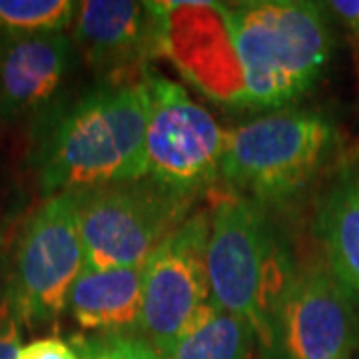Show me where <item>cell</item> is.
Wrapping results in <instances>:
<instances>
[{
  "mask_svg": "<svg viewBox=\"0 0 359 359\" xmlns=\"http://www.w3.org/2000/svg\"><path fill=\"white\" fill-rule=\"evenodd\" d=\"M323 8L335 14L339 22L351 32V36L359 40V0H332L323 2Z\"/></svg>",
  "mask_w": 359,
  "mask_h": 359,
  "instance_id": "obj_20",
  "label": "cell"
},
{
  "mask_svg": "<svg viewBox=\"0 0 359 359\" xmlns=\"http://www.w3.org/2000/svg\"><path fill=\"white\" fill-rule=\"evenodd\" d=\"M82 269L78 192L50 196L28 219L6 283L20 321L40 325L58 320Z\"/></svg>",
  "mask_w": 359,
  "mask_h": 359,
  "instance_id": "obj_7",
  "label": "cell"
},
{
  "mask_svg": "<svg viewBox=\"0 0 359 359\" xmlns=\"http://www.w3.org/2000/svg\"><path fill=\"white\" fill-rule=\"evenodd\" d=\"M316 233L327 268L359 304V160L335 176L321 200Z\"/></svg>",
  "mask_w": 359,
  "mask_h": 359,
  "instance_id": "obj_14",
  "label": "cell"
},
{
  "mask_svg": "<svg viewBox=\"0 0 359 359\" xmlns=\"http://www.w3.org/2000/svg\"><path fill=\"white\" fill-rule=\"evenodd\" d=\"M66 311L94 334H140L142 268L82 269Z\"/></svg>",
  "mask_w": 359,
  "mask_h": 359,
  "instance_id": "obj_13",
  "label": "cell"
},
{
  "mask_svg": "<svg viewBox=\"0 0 359 359\" xmlns=\"http://www.w3.org/2000/svg\"><path fill=\"white\" fill-rule=\"evenodd\" d=\"M358 346V304L327 264L295 268L280 311V359H351Z\"/></svg>",
  "mask_w": 359,
  "mask_h": 359,
  "instance_id": "obj_10",
  "label": "cell"
},
{
  "mask_svg": "<svg viewBox=\"0 0 359 359\" xmlns=\"http://www.w3.org/2000/svg\"><path fill=\"white\" fill-rule=\"evenodd\" d=\"M72 42L100 80H138L158 54V28L148 2H78Z\"/></svg>",
  "mask_w": 359,
  "mask_h": 359,
  "instance_id": "obj_11",
  "label": "cell"
},
{
  "mask_svg": "<svg viewBox=\"0 0 359 359\" xmlns=\"http://www.w3.org/2000/svg\"><path fill=\"white\" fill-rule=\"evenodd\" d=\"M146 178L198 198L222 180L226 134L202 104L170 78L146 68Z\"/></svg>",
  "mask_w": 359,
  "mask_h": 359,
  "instance_id": "obj_6",
  "label": "cell"
},
{
  "mask_svg": "<svg viewBox=\"0 0 359 359\" xmlns=\"http://www.w3.org/2000/svg\"><path fill=\"white\" fill-rule=\"evenodd\" d=\"M212 212H192L142 266L140 335L166 358L194 311L212 297L208 240Z\"/></svg>",
  "mask_w": 359,
  "mask_h": 359,
  "instance_id": "obj_9",
  "label": "cell"
},
{
  "mask_svg": "<svg viewBox=\"0 0 359 359\" xmlns=\"http://www.w3.org/2000/svg\"><path fill=\"white\" fill-rule=\"evenodd\" d=\"M158 28V54L210 100L250 108V94L228 6L218 2H148ZM252 110V108H250Z\"/></svg>",
  "mask_w": 359,
  "mask_h": 359,
  "instance_id": "obj_8",
  "label": "cell"
},
{
  "mask_svg": "<svg viewBox=\"0 0 359 359\" xmlns=\"http://www.w3.org/2000/svg\"><path fill=\"white\" fill-rule=\"evenodd\" d=\"M254 344L252 327L210 297L194 311L166 359H250Z\"/></svg>",
  "mask_w": 359,
  "mask_h": 359,
  "instance_id": "obj_15",
  "label": "cell"
},
{
  "mask_svg": "<svg viewBox=\"0 0 359 359\" xmlns=\"http://www.w3.org/2000/svg\"><path fill=\"white\" fill-rule=\"evenodd\" d=\"M76 8L70 0H0V28L16 36L65 32Z\"/></svg>",
  "mask_w": 359,
  "mask_h": 359,
  "instance_id": "obj_16",
  "label": "cell"
},
{
  "mask_svg": "<svg viewBox=\"0 0 359 359\" xmlns=\"http://www.w3.org/2000/svg\"><path fill=\"white\" fill-rule=\"evenodd\" d=\"M334 140V124L320 112H268L228 130L222 180L233 194L278 208L308 188Z\"/></svg>",
  "mask_w": 359,
  "mask_h": 359,
  "instance_id": "obj_4",
  "label": "cell"
},
{
  "mask_svg": "<svg viewBox=\"0 0 359 359\" xmlns=\"http://www.w3.org/2000/svg\"><path fill=\"white\" fill-rule=\"evenodd\" d=\"M148 106L142 80H100L56 110L39 146L48 198L146 178Z\"/></svg>",
  "mask_w": 359,
  "mask_h": 359,
  "instance_id": "obj_1",
  "label": "cell"
},
{
  "mask_svg": "<svg viewBox=\"0 0 359 359\" xmlns=\"http://www.w3.org/2000/svg\"><path fill=\"white\" fill-rule=\"evenodd\" d=\"M20 316L8 287L0 290V359H18L20 353Z\"/></svg>",
  "mask_w": 359,
  "mask_h": 359,
  "instance_id": "obj_18",
  "label": "cell"
},
{
  "mask_svg": "<svg viewBox=\"0 0 359 359\" xmlns=\"http://www.w3.org/2000/svg\"><path fill=\"white\" fill-rule=\"evenodd\" d=\"M18 359H78V353L60 337H40L20 347Z\"/></svg>",
  "mask_w": 359,
  "mask_h": 359,
  "instance_id": "obj_19",
  "label": "cell"
},
{
  "mask_svg": "<svg viewBox=\"0 0 359 359\" xmlns=\"http://www.w3.org/2000/svg\"><path fill=\"white\" fill-rule=\"evenodd\" d=\"M226 6L250 108L278 112L308 94L332 52L323 4L250 0Z\"/></svg>",
  "mask_w": 359,
  "mask_h": 359,
  "instance_id": "obj_3",
  "label": "cell"
},
{
  "mask_svg": "<svg viewBox=\"0 0 359 359\" xmlns=\"http://www.w3.org/2000/svg\"><path fill=\"white\" fill-rule=\"evenodd\" d=\"M205 266L212 299L252 327L266 358L280 359V311L295 264L269 210L240 194L219 198Z\"/></svg>",
  "mask_w": 359,
  "mask_h": 359,
  "instance_id": "obj_2",
  "label": "cell"
},
{
  "mask_svg": "<svg viewBox=\"0 0 359 359\" xmlns=\"http://www.w3.org/2000/svg\"><path fill=\"white\" fill-rule=\"evenodd\" d=\"M78 56L66 32L14 36L0 50V114L36 112L62 88Z\"/></svg>",
  "mask_w": 359,
  "mask_h": 359,
  "instance_id": "obj_12",
  "label": "cell"
},
{
  "mask_svg": "<svg viewBox=\"0 0 359 359\" xmlns=\"http://www.w3.org/2000/svg\"><path fill=\"white\" fill-rule=\"evenodd\" d=\"M78 359H166L140 334H88L70 339Z\"/></svg>",
  "mask_w": 359,
  "mask_h": 359,
  "instance_id": "obj_17",
  "label": "cell"
},
{
  "mask_svg": "<svg viewBox=\"0 0 359 359\" xmlns=\"http://www.w3.org/2000/svg\"><path fill=\"white\" fill-rule=\"evenodd\" d=\"M196 198L150 178L78 192L84 268H142L158 245L190 218Z\"/></svg>",
  "mask_w": 359,
  "mask_h": 359,
  "instance_id": "obj_5",
  "label": "cell"
}]
</instances>
